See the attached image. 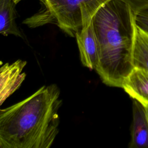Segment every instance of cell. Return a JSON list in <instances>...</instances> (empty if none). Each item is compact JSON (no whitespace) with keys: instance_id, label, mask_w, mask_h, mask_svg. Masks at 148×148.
Masks as SVG:
<instances>
[{"instance_id":"cell-7","label":"cell","mask_w":148,"mask_h":148,"mask_svg":"<svg viewBox=\"0 0 148 148\" xmlns=\"http://www.w3.org/2000/svg\"><path fill=\"white\" fill-rule=\"evenodd\" d=\"M129 96L142 104L148 101V72L134 67L124 80L122 87Z\"/></svg>"},{"instance_id":"cell-12","label":"cell","mask_w":148,"mask_h":148,"mask_svg":"<svg viewBox=\"0 0 148 148\" xmlns=\"http://www.w3.org/2000/svg\"><path fill=\"white\" fill-rule=\"evenodd\" d=\"M39 1H40V2L41 3V4L42 5V8L44 7L46 5V0H39Z\"/></svg>"},{"instance_id":"cell-16","label":"cell","mask_w":148,"mask_h":148,"mask_svg":"<svg viewBox=\"0 0 148 148\" xmlns=\"http://www.w3.org/2000/svg\"><path fill=\"white\" fill-rule=\"evenodd\" d=\"M0 148H2V143H1V140H0Z\"/></svg>"},{"instance_id":"cell-15","label":"cell","mask_w":148,"mask_h":148,"mask_svg":"<svg viewBox=\"0 0 148 148\" xmlns=\"http://www.w3.org/2000/svg\"><path fill=\"white\" fill-rule=\"evenodd\" d=\"M15 1V2L17 3H18V2H20L21 1H22V0H14Z\"/></svg>"},{"instance_id":"cell-6","label":"cell","mask_w":148,"mask_h":148,"mask_svg":"<svg viewBox=\"0 0 148 148\" xmlns=\"http://www.w3.org/2000/svg\"><path fill=\"white\" fill-rule=\"evenodd\" d=\"M132 123L130 148H148V119L146 109L135 100L132 105Z\"/></svg>"},{"instance_id":"cell-10","label":"cell","mask_w":148,"mask_h":148,"mask_svg":"<svg viewBox=\"0 0 148 148\" xmlns=\"http://www.w3.org/2000/svg\"><path fill=\"white\" fill-rule=\"evenodd\" d=\"M128 4L136 15L138 12L148 10V0H121Z\"/></svg>"},{"instance_id":"cell-9","label":"cell","mask_w":148,"mask_h":148,"mask_svg":"<svg viewBox=\"0 0 148 148\" xmlns=\"http://www.w3.org/2000/svg\"><path fill=\"white\" fill-rule=\"evenodd\" d=\"M134 67L148 72V32L136 25L132 50Z\"/></svg>"},{"instance_id":"cell-13","label":"cell","mask_w":148,"mask_h":148,"mask_svg":"<svg viewBox=\"0 0 148 148\" xmlns=\"http://www.w3.org/2000/svg\"><path fill=\"white\" fill-rule=\"evenodd\" d=\"M145 109H146V113H147V119H148V106H145Z\"/></svg>"},{"instance_id":"cell-8","label":"cell","mask_w":148,"mask_h":148,"mask_svg":"<svg viewBox=\"0 0 148 148\" xmlns=\"http://www.w3.org/2000/svg\"><path fill=\"white\" fill-rule=\"evenodd\" d=\"M17 4L14 0H0V34L13 35L23 38L16 23Z\"/></svg>"},{"instance_id":"cell-1","label":"cell","mask_w":148,"mask_h":148,"mask_svg":"<svg viewBox=\"0 0 148 148\" xmlns=\"http://www.w3.org/2000/svg\"><path fill=\"white\" fill-rule=\"evenodd\" d=\"M55 84L43 86L24 99L0 109L2 148H49L59 132L62 104Z\"/></svg>"},{"instance_id":"cell-14","label":"cell","mask_w":148,"mask_h":148,"mask_svg":"<svg viewBox=\"0 0 148 148\" xmlns=\"http://www.w3.org/2000/svg\"><path fill=\"white\" fill-rule=\"evenodd\" d=\"M142 105H144L145 106H148V101H146V102H144L143 103H142Z\"/></svg>"},{"instance_id":"cell-3","label":"cell","mask_w":148,"mask_h":148,"mask_svg":"<svg viewBox=\"0 0 148 148\" xmlns=\"http://www.w3.org/2000/svg\"><path fill=\"white\" fill-rule=\"evenodd\" d=\"M109 0H46V5L23 23L30 28L51 23L71 37L83 24L91 21L97 10Z\"/></svg>"},{"instance_id":"cell-2","label":"cell","mask_w":148,"mask_h":148,"mask_svg":"<svg viewBox=\"0 0 148 148\" xmlns=\"http://www.w3.org/2000/svg\"><path fill=\"white\" fill-rule=\"evenodd\" d=\"M92 23L98 48L95 69L102 82L120 87L132 70L135 14L121 0H109L95 12Z\"/></svg>"},{"instance_id":"cell-11","label":"cell","mask_w":148,"mask_h":148,"mask_svg":"<svg viewBox=\"0 0 148 148\" xmlns=\"http://www.w3.org/2000/svg\"><path fill=\"white\" fill-rule=\"evenodd\" d=\"M135 23L136 25L148 32V10L138 12L135 15Z\"/></svg>"},{"instance_id":"cell-5","label":"cell","mask_w":148,"mask_h":148,"mask_svg":"<svg viewBox=\"0 0 148 148\" xmlns=\"http://www.w3.org/2000/svg\"><path fill=\"white\" fill-rule=\"evenodd\" d=\"M75 38L82 64L90 69H95L98 62V48L92 20L83 24Z\"/></svg>"},{"instance_id":"cell-4","label":"cell","mask_w":148,"mask_h":148,"mask_svg":"<svg viewBox=\"0 0 148 148\" xmlns=\"http://www.w3.org/2000/svg\"><path fill=\"white\" fill-rule=\"evenodd\" d=\"M27 62L20 59L0 66V106L15 92L25 79Z\"/></svg>"}]
</instances>
